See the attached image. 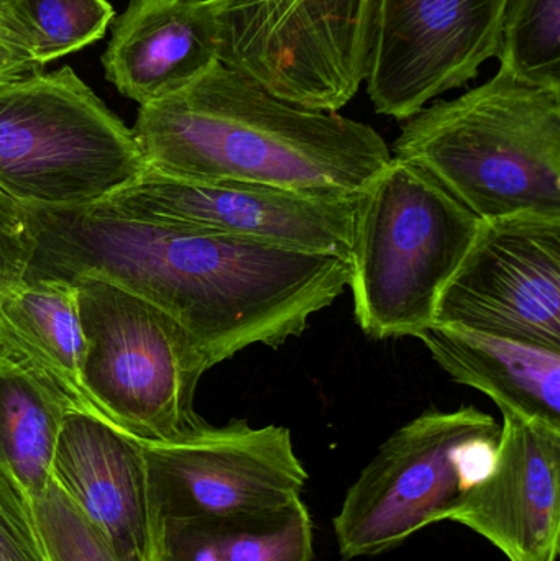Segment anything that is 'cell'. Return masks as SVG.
<instances>
[{"label":"cell","instance_id":"2e32d148","mask_svg":"<svg viewBox=\"0 0 560 561\" xmlns=\"http://www.w3.org/2000/svg\"><path fill=\"white\" fill-rule=\"evenodd\" d=\"M418 340L453 381L482 392L502 414L560 428V350L437 323Z\"/></svg>","mask_w":560,"mask_h":561},{"label":"cell","instance_id":"4fadbf2b","mask_svg":"<svg viewBox=\"0 0 560 561\" xmlns=\"http://www.w3.org/2000/svg\"><path fill=\"white\" fill-rule=\"evenodd\" d=\"M502 417L492 467L446 520L469 527L510 561H558L560 428Z\"/></svg>","mask_w":560,"mask_h":561},{"label":"cell","instance_id":"4316f807","mask_svg":"<svg viewBox=\"0 0 560 561\" xmlns=\"http://www.w3.org/2000/svg\"><path fill=\"white\" fill-rule=\"evenodd\" d=\"M5 9H7L5 0H0V10H5Z\"/></svg>","mask_w":560,"mask_h":561},{"label":"cell","instance_id":"ba28073f","mask_svg":"<svg viewBox=\"0 0 560 561\" xmlns=\"http://www.w3.org/2000/svg\"><path fill=\"white\" fill-rule=\"evenodd\" d=\"M217 56L265 91L339 112L367 81L377 0H210Z\"/></svg>","mask_w":560,"mask_h":561},{"label":"cell","instance_id":"3957f363","mask_svg":"<svg viewBox=\"0 0 560 561\" xmlns=\"http://www.w3.org/2000/svg\"><path fill=\"white\" fill-rule=\"evenodd\" d=\"M403 122L391 157L430 174L480 222L560 217V91L499 69Z\"/></svg>","mask_w":560,"mask_h":561},{"label":"cell","instance_id":"484cf974","mask_svg":"<svg viewBox=\"0 0 560 561\" xmlns=\"http://www.w3.org/2000/svg\"><path fill=\"white\" fill-rule=\"evenodd\" d=\"M45 71L36 59L28 36L10 15L9 9L0 10V84Z\"/></svg>","mask_w":560,"mask_h":561},{"label":"cell","instance_id":"ac0fdd59","mask_svg":"<svg viewBox=\"0 0 560 561\" xmlns=\"http://www.w3.org/2000/svg\"><path fill=\"white\" fill-rule=\"evenodd\" d=\"M68 411L71 405L52 382L0 346V470L30 497L52 480L53 455Z\"/></svg>","mask_w":560,"mask_h":561},{"label":"cell","instance_id":"d6986e66","mask_svg":"<svg viewBox=\"0 0 560 561\" xmlns=\"http://www.w3.org/2000/svg\"><path fill=\"white\" fill-rule=\"evenodd\" d=\"M495 56L519 81L560 91V0H510Z\"/></svg>","mask_w":560,"mask_h":561},{"label":"cell","instance_id":"52a82bcc","mask_svg":"<svg viewBox=\"0 0 560 561\" xmlns=\"http://www.w3.org/2000/svg\"><path fill=\"white\" fill-rule=\"evenodd\" d=\"M502 424L473 405L407 422L361 471L334 517L342 560L381 556L443 523L490 470Z\"/></svg>","mask_w":560,"mask_h":561},{"label":"cell","instance_id":"ffe728a7","mask_svg":"<svg viewBox=\"0 0 560 561\" xmlns=\"http://www.w3.org/2000/svg\"><path fill=\"white\" fill-rule=\"evenodd\" d=\"M222 561H312L315 527L301 500L278 510L214 520Z\"/></svg>","mask_w":560,"mask_h":561},{"label":"cell","instance_id":"7c38bea8","mask_svg":"<svg viewBox=\"0 0 560 561\" xmlns=\"http://www.w3.org/2000/svg\"><path fill=\"white\" fill-rule=\"evenodd\" d=\"M510 0H377L367 92L407 121L496 55Z\"/></svg>","mask_w":560,"mask_h":561},{"label":"cell","instance_id":"8fae6325","mask_svg":"<svg viewBox=\"0 0 560 561\" xmlns=\"http://www.w3.org/2000/svg\"><path fill=\"white\" fill-rule=\"evenodd\" d=\"M434 323L560 350V217L480 222Z\"/></svg>","mask_w":560,"mask_h":561},{"label":"cell","instance_id":"5b68a950","mask_svg":"<svg viewBox=\"0 0 560 561\" xmlns=\"http://www.w3.org/2000/svg\"><path fill=\"white\" fill-rule=\"evenodd\" d=\"M145 171L132 128L69 66L0 84V190L23 206H92Z\"/></svg>","mask_w":560,"mask_h":561},{"label":"cell","instance_id":"603a6c76","mask_svg":"<svg viewBox=\"0 0 560 561\" xmlns=\"http://www.w3.org/2000/svg\"><path fill=\"white\" fill-rule=\"evenodd\" d=\"M0 561H48L28 493L0 470Z\"/></svg>","mask_w":560,"mask_h":561},{"label":"cell","instance_id":"30bf717a","mask_svg":"<svg viewBox=\"0 0 560 561\" xmlns=\"http://www.w3.org/2000/svg\"><path fill=\"white\" fill-rule=\"evenodd\" d=\"M357 197L262 184L201 183L147 170L92 206L140 222L339 256L348 262Z\"/></svg>","mask_w":560,"mask_h":561},{"label":"cell","instance_id":"277c9868","mask_svg":"<svg viewBox=\"0 0 560 561\" xmlns=\"http://www.w3.org/2000/svg\"><path fill=\"white\" fill-rule=\"evenodd\" d=\"M480 220L430 174L391 157L358 194L347 287L365 335L418 339L469 252Z\"/></svg>","mask_w":560,"mask_h":561},{"label":"cell","instance_id":"44dd1931","mask_svg":"<svg viewBox=\"0 0 560 561\" xmlns=\"http://www.w3.org/2000/svg\"><path fill=\"white\" fill-rule=\"evenodd\" d=\"M43 66L101 42L115 16L108 0H5Z\"/></svg>","mask_w":560,"mask_h":561},{"label":"cell","instance_id":"8992f818","mask_svg":"<svg viewBox=\"0 0 560 561\" xmlns=\"http://www.w3.org/2000/svg\"><path fill=\"white\" fill-rule=\"evenodd\" d=\"M84 386L99 414L140 442H168L206 421L194 396L206 362L186 330L150 300L98 275H76Z\"/></svg>","mask_w":560,"mask_h":561},{"label":"cell","instance_id":"7402d4cb","mask_svg":"<svg viewBox=\"0 0 560 561\" xmlns=\"http://www.w3.org/2000/svg\"><path fill=\"white\" fill-rule=\"evenodd\" d=\"M30 500L48 561H121L101 530L53 478Z\"/></svg>","mask_w":560,"mask_h":561},{"label":"cell","instance_id":"d4e9b609","mask_svg":"<svg viewBox=\"0 0 560 561\" xmlns=\"http://www.w3.org/2000/svg\"><path fill=\"white\" fill-rule=\"evenodd\" d=\"M151 561H222L214 520L158 523Z\"/></svg>","mask_w":560,"mask_h":561},{"label":"cell","instance_id":"6da1fadb","mask_svg":"<svg viewBox=\"0 0 560 561\" xmlns=\"http://www.w3.org/2000/svg\"><path fill=\"white\" fill-rule=\"evenodd\" d=\"M26 278L98 275L173 317L207 368L250 346L285 345L347 289V260L140 222L95 206H26Z\"/></svg>","mask_w":560,"mask_h":561},{"label":"cell","instance_id":"e0dca14e","mask_svg":"<svg viewBox=\"0 0 560 561\" xmlns=\"http://www.w3.org/2000/svg\"><path fill=\"white\" fill-rule=\"evenodd\" d=\"M0 346L52 382L72 411L104 419L82 378L88 343L71 280L25 278L10 290L0 302Z\"/></svg>","mask_w":560,"mask_h":561},{"label":"cell","instance_id":"9c48e42d","mask_svg":"<svg viewBox=\"0 0 560 561\" xmlns=\"http://www.w3.org/2000/svg\"><path fill=\"white\" fill-rule=\"evenodd\" d=\"M153 524L222 520L301 500L308 471L282 425L233 419L168 442H144Z\"/></svg>","mask_w":560,"mask_h":561},{"label":"cell","instance_id":"5bb4252c","mask_svg":"<svg viewBox=\"0 0 560 561\" xmlns=\"http://www.w3.org/2000/svg\"><path fill=\"white\" fill-rule=\"evenodd\" d=\"M52 478L101 530L118 560H153L144 442L104 419L68 411L53 455Z\"/></svg>","mask_w":560,"mask_h":561},{"label":"cell","instance_id":"9a60e30c","mask_svg":"<svg viewBox=\"0 0 560 561\" xmlns=\"http://www.w3.org/2000/svg\"><path fill=\"white\" fill-rule=\"evenodd\" d=\"M217 62L210 0H130L102 55L105 79L140 105L176 94Z\"/></svg>","mask_w":560,"mask_h":561},{"label":"cell","instance_id":"7a4b0ae2","mask_svg":"<svg viewBox=\"0 0 560 561\" xmlns=\"http://www.w3.org/2000/svg\"><path fill=\"white\" fill-rule=\"evenodd\" d=\"M132 131L147 170L201 183L357 197L391 161L370 125L289 104L222 62L140 105Z\"/></svg>","mask_w":560,"mask_h":561},{"label":"cell","instance_id":"cb8c5ba5","mask_svg":"<svg viewBox=\"0 0 560 561\" xmlns=\"http://www.w3.org/2000/svg\"><path fill=\"white\" fill-rule=\"evenodd\" d=\"M36 243L28 207L0 190V302L26 278Z\"/></svg>","mask_w":560,"mask_h":561}]
</instances>
